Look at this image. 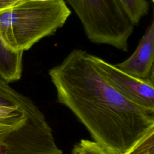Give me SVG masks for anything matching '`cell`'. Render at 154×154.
I'll return each mask as SVG.
<instances>
[{"label": "cell", "mask_w": 154, "mask_h": 154, "mask_svg": "<svg viewBox=\"0 0 154 154\" xmlns=\"http://www.w3.org/2000/svg\"><path fill=\"white\" fill-rule=\"evenodd\" d=\"M90 55L74 49L49 70L58 102L108 154H126L154 125V115L117 91L96 70Z\"/></svg>", "instance_id": "obj_1"}, {"label": "cell", "mask_w": 154, "mask_h": 154, "mask_svg": "<svg viewBox=\"0 0 154 154\" xmlns=\"http://www.w3.org/2000/svg\"><path fill=\"white\" fill-rule=\"evenodd\" d=\"M70 14L64 0H22L0 13V38L13 51L28 50L62 27Z\"/></svg>", "instance_id": "obj_2"}, {"label": "cell", "mask_w": 154, "mask_h": 154, "mask_svg": "<svg viewBox=\"0 0 154 154\" xmlns=\"http://www.w3.org/2000/svg\"><path fill=\"white\" fill-rule=\"evenodd\" d=\"M79 19L88 39L128 51L135 25L119 0H66Z\"/></svg>", "instance_id": "obj_3"}, {"label": "cell", "mask_w": 154, "mask_h": 154, "mask_svg": "<svg viewBox=\"0 0 154 154\" xmlns=\"http://www.w3.org/2000/svg\"><path fill=\"white\" fill-rule=\"evenodd\" d=\"M0 154H63L49 125L27 117L25 123L0 142Z\"/></svg>", "instance_id": "obj_4"}, {"label": "cell", "mask_w": 154, "mask_h": 154, "mask_svg": "<svg viewBox=\"0 0 154 154\" xmlns=\"http://www.w3.org/2000/svg\"><path fill=\"white\" fill-rule=\"evenodd\" d=\"M99 73L123 96L147 112L154 115V85L149 79L128 75L114 64L90 54Z\"/></svg>", "instance_id": "obj_5"}, {"label": "cell", "mask_w": 154, "mask_h": 154, "mask_svg": "<svg viewBox=\"0 0 154 154\" xmlns=\"http://www.w3.org/2000/svg\"><path fill=\"white\" fill-rule=\"evenodd\" d=\"M114 65L131 76L143 79H149L154 67V10L151 23L134 52L126 60Z\"/></svg>", "instance_id": "obj_6"}, {"label": "cell", "mask_w": 154, "mask_h": 154, "mask_svg": "<svg viewBox=\"0 0 154 154\" xmlns=\"http://www.w3.org/2000/svg\"><path fill=\"white\" fill-rule=\"evenodd\" d=\"M0 109H17L27 117L42 123L47 122L43 114L29 97L17 92L0 77Z\"/></svg>", "instance_id": "obj_7"}, {"label": "cell", "mask_w": 154, "mask_h": 154, "mask_svg": "<svg viewBox=\"0 0 154 154\" xmlns=\"http://www.w3.org/2000/svg\"><path fill=\"white\" fill-rule=\"evenodd\" d=\"M23 51H15L5 45L0 38V77L9 83L20 79Z\"/></svg>", "instance_id": "obj_8"}, {"label": "cell", "mask_w": 154, "mask_h": 154, "mask_svg": "<svg viewBox=\"0 0 154 154\" xmlns=\"http://www.w3.org/2000/svg\"><path fill=\"white\" fill-rule=\"evenodd\" d=\"M132 23L138 24L141 18L148 14L149 5L147 0H119Z\"/></svg>", "instance_id": "obj_9"}, {"label": "cell", "mask_w": 154, "mask_h": 154, "mask_svg": "<svg viewBox=\"0 0 154 154\" xmlns=\"http://www.w3.org/2000/svg\"><path fill=\"white\" fill-rule=\"evenodd\" d=\"M126 154H154V125Z\"/></svg>", "instance_id": "obj_10"}, {"label": "cell", "mask_w": 154, "mask_h": 154, "mask_svg": "<svg viewBox=\"0 0 154 154\" xmlns=\"http://www.w3.org/2000/svg\"><path fill=\"white\" fill-rule=\"evenodd\" d=\"M82 154H108L107 152L95 141L81 140L78 144Z\"/></svg>", "instance_id": "obj_11"}, {"label": "cell", "mask_w": 154, "mask_h": 154, "mask_svg": "<svg viewBox=\"0 0 154 154\" xmlns=\"http://www.w3.org/2000/svg\"><path fill=\"white\" fill-rule=\"evenodd\" d=\"M22 0H0V13L11 7Z\"/></svg>", "instance_id": "obj_12"}, {"label": "cell", "mask_w": 154, "mask_h": 154, "mask_svg": "<svg viewBox=\"0 0 154 154\" xmlns=\"http://www.w3.org/2000/svg\"><path fill=\"white\" fill-rule=\"evenodd\" d=\"M72 154H82L79 148V146L78 144L75 145L73 149V150L72 152Z\"/></svg>", "instance_id": "obj_13"}, {"label": "cell", "mask_w": 154, "mask_h": 154, "mask_svg": "<svg viewBox=\"0 0 154 154\" xmlns=\"http://www.w3.org/2000/svg\"><path fill=\"white\" fill-rule=\"evenodd\" d=\"M149 79L152 82V84L154 85V67L152 69V71L151 72V74H150V76Z\"/></svg>", "instance_id": "obj_14"}, {"label": "cell", "mask_w": 154, "mask_h": 154, "mask_svg": "<svg viewBox=\"0 0 154 154\" xmlns=\"http://www.w3.org/2000/svg\"><path fill=\"white\" fill-rule=\"evenodd\" d=\"M39 1H46V0H39Z\"/></svg>", "instance_id": "obj_15"}, {"label": "cell", "mask_w": 154, "mask_h": 154, "mask_svg": "<svg viewBox=\"0 0 154 154\" xmlns=\"http://www.w3.org/2000/svg\"><path fill=\"white\" fill-rule=\"evenodd\" d=\"M152 1L153 2V3H154V0H152Z\"/></svg>", "instance_id": "obj_16"}]
</instances>
